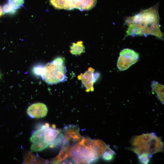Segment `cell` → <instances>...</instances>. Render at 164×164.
Wrapping results in <instances>:
<instances>
[{"instance_id":"19","label":"cell","mask_w":164,"mask_h":164,"mask_svg":"<svg viewBox=\"0 0 164 164\" xmlns=\"http://www.w3.org/2000/svg\"><path fill=\"white\" fill-rule=\"evenodd\" d=\"M2 9L3 12L6 13H13L17 9L9 3L3 6Z\"/></svg>"},{"instance_id":"10","label":"cell","mask_w":164,"mask_h":164,"mask_svg":"<svg viewBox=\"0 0 164 164\" xmlns=\"http://www.w3.org/2000/svg\"><path fill=\"white\" fill-rule=\"evenodd\" d=\"M151 87L153 92L156 94L158 99L164 104V85L159 83L156 81H153Z\"/></svg>"},{"instance_id":"7","label":"cell","mask_w":164,"mask_h":164,"mask_svg":"<svg viewBox=\"0 0 164 164\" xmlns=\"http://www.w3.org/2000/svg\"><path fill=\"white\" fill-rule=\"evenodd\" d=\"M48 112L46 106L44 104L38 103L29 106L27 111L28 114L32 118H39L46 116Z\"/></svg>"},{"instance_id":"3","label":"cell","mask_w":164,"mask_h":164,"mask_svg":"<svg viewBox=\"0 0 164 164\" xmlns=\"http://www.w3.org/2000/svg\"><path fill=\"white\" fill-rule=\"evenodd\" d=\"M130 149L138 156L147 154L151 157L153 154L163 151V143L154 132L143 134L132 138Z\"/></svg>"},{"instance_id":"9","label":"cell","mask_w":164,"mask_h":164,"mask_svg":"<svg viewBox=\"0 0 164 164\" xmlns=\"http://www.w3.org/2000/svg\"><path fill=\"white\" fill-rule=\"evenodd\" d=\"M61 132V129L46 127L44 130V142L49 145L52 144Z\"/></svg>"},{"instance_id":"13","label":"cell","mask_w":164,"mask_h":164,"mask_svg":"<svg viewBox=\"0 0 164 164\" xmlns=\"http://www.w3.org/2000/svg\"><path fill=\"white\" fill-rule=\"evenodd\" d=\"M97 2V0H80L79 10L81 11L90 10L95 7Z\"/></svg>"},{"instance_id":"14","label":"cell","mask_w":164,"mask_h":164,"mask_svg":"<svg viewBox=\"0 0 164 164\" xmlns=\"http://www.w3.org/2000/svg\"><path fill=\"white\" fill-rule=\"evenodd\" d=\"M78 143L89 149H94L95 146L93 140L89 138H83Z\"/></svg>"},{"instance_id":"20","label":"cell","mask_w":164,"mask_h":164,"mask_svg":"<svg viewBox=\"0 0 164 164\" xmlns=\"http://www.w3.org/2000/svg\"><path fill=\"white\" fill-rule=\"evenodd\" d=\"M24 0H8V3L17 9L23 5Z\"/></svg>"},{"instance_id":"1","label":"cell","mask_w":164,"mask_h":164,"mask_svg":"<svg viewBox=\"0 0 164 164\" xmlns=\"http://www.w3.org/2000/svg\"><path fill=\"white\" fill-rule=\"evenodd\" d=\"M159 4L150 8L142 10L138 13L127 18L125 23L128 28L126 36H154L163 40V35L160 29Z\"/></svg>"},{"instance_id":"5","label":"cell","mask_w":164,"mask_h":164,"mask_svg":"<svg viewBox=\"0 0 164 164\" xmlns=\"http://www.w3.org/2000/svg\"><path fill=\"white\" fill-rule=\"evenodd\" d=\"M80 128L77 125H69L64 127L63 130V144L70 142H79L83 137L79 133Z\"/></svg>"},{"instance_id":"22","label":"cell","mask_w":164,"mask_h":164,"mask_svg":"<svg viewBox=\"0 0 164 164\" xmlns=\"http://www.w3.org/2000/svg\"><path fill=\"white\" fill-rule=\"evenodd\" d=\"M3 13V11L2 7L0 6V16H1Z\"/></svg>"},{"instance_id":"11","label":"cell","mask_w":164,"mask_h":164,"mask_svg":"<svg viewBox=\"0 0 164 164\" xmlns=\"http://www.w3.org/2000/svg\"><path fill=\"white\" fill-rule=\"evenodd\" d=\"M46 128L45 125H43L34 132L30 138V141L32 143L44 142V129Z\"/></svg>"},{"instance_id":"8","label":"cell","mask_w":164,"mask_h":164,"mask_svg":"<svg viewBox=\"0 0 164 164\" xmlns=\"http://www.w3.org/2000/svg\"><path fill=\"white\" fill-rule=\"evenodd\" d=\"M63 145L58 155L51 160L52 163H59L71 156V149L69 145L68 144Z\"/></svg>"},{"instance_id":"2","label":"cell","mask_w":164,"mask_h":164,"mask_svg":"<svg viewBox=\"0 0 164 164\" xmlns=\"http://www.w3.org/2000/svg\"><path fill=\"white\" fill-rule=\"evenodd\" d=\"M33 72L40 76L48 84L53 85L62 82L66 79L67 69L62 58L58 57L43 66L38 65L34 67Z\"/></svg>"},{"instance_id":"15","label":"cell","mask_w":164,"mask_h":164,"mask_svg":"<svg viewBox=\"0 0 164 164\" xmlns=\"http://www.w3.org/2000/svg\"><path fill=\"white\" fill-rule=\"evenodd\" d=\"M80 0H65V9L70 10L74 9H79V3Z\"/></svg>"},{"instance_id":"6","label":"cell","mask_w":164,"mask_h":164,"mask_svg":"<svg viewBox=\"0 0 164 164\" xmlns=\"http://www.w3.org/2000/svg\"><path fill=\"white\" fill-rule=\"evenodd\" d=\"M94 70L90 68L82 74L80 77L82 84L87 89V91H94L93 85L99 76L98 73H94Z\"/></svg>"},{"instance_id":"18","label":"cell","mask_w":164,"mask_h":164,"mask_svg":"<svg viewBox=\"0 0 164 164\" xmlns=\"http://www.w3.org/2000/svg\"><path fill=\"white\" fill-rule=\"evenodd\" d=\"M64 136L62 133H60L55 138L52 143L49 145L50 147L53 148L60 144L63 140Z\"/></svg>"},{"instance_id":"12","label":"cell","mask_w":164,"mask_h":164,"mask_svg":"<svg viewBox=\"0 0 164 164\" xmlns=\"http://www.w3.org/2000/svg\"><path fill=\"white\" fill-rule=\"evenodd\" d=\"M85 47L82 41L77 42L76 43H73L70 46V52L73 55H78L84 52Z\"/></svg>"},{"instance_id":"21","label":"cell","mask_w":164,"mask_h":164,"mask_svg":"<svg viewBox=\"0 0 164 164\" xmlns=\"http://www.w3.org/2000/svg\"><path fill=\"white\" fill-rule=\"evenodd\" d=\"M114 155L111 154L108 152L104 153L102 156V158L105 160H111L113 158Z\"/></svg>"},{"instance_id":"16","label":"cell","mask_w":164,"mask_h":164,"mask_svg":"<svg viewBox=\"0 0 164 164\" xmlns=\"http://www.w3.org/2000/svg\"><path fill=\"white\" fill-rule=\"evenodd\" d=\"M49 145L45 142L32 143L30 147L32 152L40 151L44 149Z\"/></svg>"},{"instance_id":"17","label":"cell","mask_w":164,"mask_h":164,"mask_svg":"<svg viewBox=\"0 0 164 164\" xmlns=\"http://www.w3.org/2000/svg\"><path fill=\"white\" fill-rule=\"evenodd\" d=\"M50 2L51 5L56 9H65V0H50Z\"/></svg>"},{"instance_id":"4","label":"cell","mask_w":164,"mask_h":164,"mask_svg":"<svg viewBox=\"0 0 164 164\" xmlns=\"http://www.w3.org/2000/svg\"><path fill=\"white\" fill-rule=\"evenodd\" d=\"M139 58V54L134 50L124 49L120 52L117 62V68L121 71L127 70L137 62Z\"/></svg>"}]
</instances>
